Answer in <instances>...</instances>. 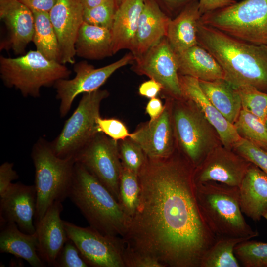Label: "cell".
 Here are the masks:
<instances>
[{"label": "cell", "instance_id": "6da1fadb", "mask_svg": "<svg viewBox=\"0 0 267 267\" xmlns=\"http://www.w3.org/2000/svg\"><path fill=\"white\" fill-rule=\"evenodd\" d=\"M194 167L179 151L145 162L138 173V206L123 238L125 246L165 267H200L216 237L201 212Z\"/></svg>", "mask_w": 267, "mask_h": 267}, {"label": "cell", "instance_id": "7a4b0ae2", "mask_svg": "<svg viewBox=\"0 0 267 267\" xmlns=\"http://www.w3.org/2000/svg\"><path fill=\"white\" fill-rule=\"evenodd\" d=\"M196 35L198 44L222 68L225 80L235 89L248 85L267 93V46L237 39L199 20Z\"/></svg>", "mask_w": 267, "mask_h": 267}, {"label": "cell", "instance_id": "3957f363", "mask_svg": "<svg viewBox=\"0 0 267 267\" xmlns=\"http://www.w3.org/2000/svg\"><path fill=\"white\" fill-rule=\"evenodd\" d=\"M68 197L91 227L103 234L124 238L130 219L107 188L76 162Z\"/></svg>", "mask_w": 267, "mask_h": 267}, {"label": "cell", "instance_id": "277c9868", "mask_svg": "<svg viewBox=\"0 0 267 267\" xmlns=\"http://www.w3.org/2000/svg\"><path fill=\"white\" fill-rule=\"evenodd\" d=\"M196 185L201 212L216 238L251 239L258 236V232L251 227L242 214L238 187L216 181Z\"/></svg>", "mask_w": 267, "mask_h": 267}, {"label": "cell", "instance_id": "5b68a950", "mask_svg": "<svg viewBox=\"0 0 267 267\" xmlns=\"http://www.w3.org/2000/svg\"><path fill=\"white\" fill-rule=\"evenodd\" d=\"M31 157L34 165L37 194L34 223L40 220L55 202H62L68 197L72 184L75 160L61 158L53 152L50 145L40 138L34 145Z\"/></svg>", "mask_w": 267, "mask_h": 267}, {"label": "cell", "instance_id": "8992f818", "mask_svg": "<svg viewBox=\"0 0 267 267\" xmlns=\"http://www.w3.org/2000/svg\"><path fill=\"white\" fill-rule=\"evenodd\" d=\"M172 118L179 150L194 168L222 144L217 131L192 101L172 98Z\"/></svg>", "mask_w": 267, "mask_h": 267}, {"label": "cell", "instance_id": "52a82bcc", "mask_svg": "<svg viewBox=\"0 0 267 267\" xmlns=\"http://www.w3.org/2000/svg\"><path fill=\"white\" fill-rule=\"evenodd\" d=\"M71 71L64 64L49 60L37 50L17 57H0V76L4 85L25 97H39L43 87L53 86L67 79Z\"/></svg>", "mask_w": 267, "mask_h": 267}, {"label": "cell", "instance_id": "ba28073f", "mask_svg": "<svg viewBox=\"0 0 267 267\" xmlns=\"http://www.w3.org/2000/svg\"><path fill=\"white\" fill-rule=\"evenodd\" d=\"M199 22L242 41L267 46V0H243L206 13Z\"/></svg>", "mask_w": 267, "mask_h": 267}, {"label": "cell", "instance_id": "9c48e42d", "mask_svg": "<svg viewBox=\"0 0 267 267\" xmlns=\"http://www.w3.org/2000/svg\"><path fill=\"white\" fill-rule=\"evenodd\" d=\"M98 89L83 94L78 106L66 120L59 135L50 142L54 153L61 158L75 156L99 133L96 120L102 101L109 96Z\"/></svg>", "mask_w": 267, "mask_h": 267}, {"label": "cell", "instance_id": "30bf717a", "mask_svg": "<svg viewBox=\"0 0 267 267\" xmlns=\"http://www.w3.org/2000/svg\"><path fill=\"white\" fill-rule=\"evenodd\" d=\"M74 158L105 186L119 202L122 165L117 141L99 133Z\"/></svg>", "mask_w": 267, "mask_h": 267}, {"label": "cell", "instance_id": "8fae6325", "mask_svg": "<svg viewBox=\"0 0 267 267\" xmlns=\"http://www.w3.org/2000/svg\"><path fill=\"white\" fill-rule=\"evenodd\" d=\"M68 238L79 249L89 266L125 267L123 260L124 239L103 234L89 226L80 227L64 221Z\"/></svg>", "mask_w": 267, "mask_h": 267}, {"label": "cell", "instance_id": "7c38bea8", "mask_svg": "<svg viewBox=\"0 0 267 267\" xmlns=\"http://www.w3.org/2000/svg\"><path fill=\"white\" fill-rule=\"evenodd\" d=\"M134 60L132 53L102 67L95 68L85 61L74 65L75 76L73 79H61L53 86L56 98L60 101V117H65L70 111L76 97L81 94L89 93L99 89L107 79L117 70Z\"/></svg>", "mask_w": 267, "mask_h": 267}, {"label": "cell", "instance_id": "4fadbf2b", "mask_svg": "<svg viewBox=\"0 0 267 267\" xmlns=\"http://www.w3.org/2000/svg\"><path fill=\"white\" fill-rule=\"evenodd\" d=\"M134 70L159 82L170 98H183L178 71L176 53L166 37L150 48L141 57L134 59Z\"/></svg>", "mask_w": 267, "mask_h": 267}, {"label": "cell", "instance_id": "5bb4252c", "mask_svg": "<svg viewBox=\"0 0 267 267\" xmlns=\"http://www.w3.org/2000/svg\"><path fill=\"white\" fill-rule=\"evenodd\" d=\"M252 163L233 149L220 145L194 170L196 184L216 181L239 187Z\"/></svg>", "mask_w": 267, "mask_h": 267}, {"label": "cell", "instance_id": "9a60e30c", "mask_svg": "<svg viewBox=\"0 0 267 267\" xmlns=\"http://www.w3.org/2000/svg\"><path fill=\"white\" fill-rule=\"evenodd\" d=\"M151 159L169 157L176 151V140L172 118V98L165 104V108L157 119L140 127L129 137Z\"/></svg>", "mask_w": 267, "mask_h": 267}, {"label": "cell", "instance_id": "2e32d148", "mask_svg": "<svg viewBox=\"0 0 267 267\" xmlns=\"http://www.w3.org/2000/svg\"><path fill=\"white\" fill-rule=\"evenodd\" d=\"M84 8L80 0H57L49 15L57 37L60 63H75V44L84 22Z\"/></svg>", "mask_w": 267, "mask_h": 267}, {"label": "cell", "instance_id": "e0dca14e", "mask_svg": "<svg viewBox=\"0 0 267 267\" xmlns=\"http://www.w3.org/2000/svg\"><path fill=\"white\" fill-rule=\"evenodd\" d=\"M0 197V225L12 222L22 232L35 233L37 194L34 185L12 183Z\"/></svg>", "mask_w": 267, "mask_h": 267}, {"label": "cell", "instance_id": "ac0fdd59", "mask_svg": "<svg viewBox=\"0 0 267 267\" xmlns=\"http://www.w3.org/2000/svg\"><path fill=\"white\" fill-rule=\"evenodd\" d=\"M0 19L7 30L1 49L7 47L16 55L24 54L34 35L35 21L32 10L19 0H0Z\"/></svg>", "mask_w": 267, "mask_h": 267}, {"label": "cell", "instance_id": "d6986e66", "mask_svg": "<svg viewBox=\"0 0 267 267\" xmlns=\"http://www.w3.org/2000/svg\"><path fill=\"white\" fill-rule=\"evenodd\" d=\"M62 210V202L57 201L35 223L38 254L45 265L49 266L54 267L58 253L69 239L64 221L60 217Z\"/></svg>", "mask_w": 267, "mask_h": 267}, {"label": "cell", "instance_id": "ffe728a7", "mask_svg": "<svg viewBox=\"0 0 267 267\" xmlns=\"http://www.w3.org/2000/svg\"><path fill=\"white\" fill-rule=\"evenodd\" d=\"M179 79L183 98L192 101L197 105L217 131L222 144L232 149L241 139L234 125L226 119L208 100L200 88L198 79L179 74Z\"/></svg>", "mask_w": 267, "mask_h": 267}, {"label": "cell", "instance_id": "44dd1931", "mask_svg": "<svg viewBox=\"0 0 267 267\" xmlns=\"http://www.w3.org/2000/svg\"><path fill=\"white\" fill-rule=\"evenodd\" d=\"M170 20L155 0H144L131 50L134 59L142 56L166 37Z\"/></svg>", "mask_w": 267, "mask_h": 267}, {"label": "cell", "instance_id": "7402d4cb", "mask_svg": "<svg viewBox=\"0 0 267 267\" xmlns=\"http://www.w3.org/2000/svg\"><path fill=\"white\" fill-rule=\"evenodd\" d=\"M238 188L242 212L259 221L267 210V175L252 163Z\"/></svg>", "mask_w": 267, "mask_h": 267}, {"label": "cell", "instance_id": "603a6c76", "mask_svg": "<svg viewBox=\"0 0 267 267\" xmlns=\"http://www.w3.org/2000/svg\"><path fill=\"white\" fill-rule=\"evenodd\" d=\"M144 4V0H123L117 7L111 29L113 54L132 49Z\"/></svg>", "mask_w": 267, "mask_h": 267}, {"label": "cell", "instance_id": "cb8c5ba5", "mask_svg": "<svg viewBox=\"0 0 267 267\" xmlns=\"http://www.w3.org/2000/svg\"><path fill=\"white\" fill-rule=\"evenodd\" d=\"M178 74L199 80L224 79V72L214 56L198 44L176 53Z\"/></svg>", "mask_w": 267, "mask_h": 267}, {"label": "cell", "instance_id": "d4e9b609", "mask_svg": "<svg viewBox=\"0 0 267 267\" xmlns=\"http://www.w3.org/2000/svg\"><path fill=\"white\" fill-rule=\"evenodd\" d=\"M0 251L26 260L33 267H44L45 264L38 252L37 233L22 232L17 224L9 222L0 225Z\"/></svg>", "mask_w": 267, "mask_h": 267}, {"label": "cell", "instance_id": "484cf974", "mask_svg": "<svg viewBox=\"0 0 267 267\" xmlns=\"http://www.w3.org/2000/svg\"><path fill=\"white\" fill-rule=\"evenodd\" d=\"M201 16L197 0L186 5L174 19H171L166 37L176 53L198 44L197 25Z\"/></svg>", "mask_w": 267, "mask_h": 267}, {"label": "cell", "instance_id": "4316f807", "mask_svg": "<svg viewBox=\"0 0 267 267\" xmlns=\"http://www.w3.org/2000/svg\"><path fill=\"white\" fill-rule=\"evenodd\" d=\"M76 56L90 60H99L113 54L112 36L110 29L82 24L75 42Z\"/></svg>", "mask_w": 267, "mask_h": 267}, {"label": "cell", "instance_id": "83f0119b", "mask_svg": "<svg viewBox=\"0 0 267 267\" xmlns=\"http://www.w3.org/2000/svg\"><path fill=\"white\" fill-rule=\"evenodd\" d=\"M199 83L210 102L233 125L242 110L241 100L237 89L224 79L199 80Z\"/></svg>", "mask_w": 267, "mask_h": 267}, {"label": "cell", "instance_id": "f1b7e54d", "mask_svg": "<svg viewBox=\"0 0 267 267\" xmlns=\"http://www.w3.org/2000/svg\"><path fill=\"white\" fill-rule=\"evenodd\" d=\"M32 11L35 21L32 42L36 46V50L46 58L60 63L58 41L49 12Z\"/></svg>", "mask_w": 267, "mask_h": 267}, {"label": "cell", "instance_id": "f546056e", "mask_svg": "<svg viewBox=\"0 0 267 267\" xmlns=\"http://www.w3.org/2000/svg\"><path fill=\"white\" fill-rule=\"evenodd\" d=\"M249 240L245 238L219 237L207 250L201 261L200 267H240L234 254L239 243Z\"/></svg>", "mask_w": 267, "mask_h": 267}, {"label": "cell", "instance_id": "4dcf8cb0", "mask_svg": "<svg viewBox=\"0 0 267 267\" xmlns=\"http://www.w3.org/2000/svg\"><path fill=\"white\" fill-rule=\"evenodd\" d=\"M233 125L241 138L267 151V128L266 122L242 109Z\"/></svg>", "mask_w": 267, "mask_h": 267}, {"label": "cell", "instance_id": "1f68e13d", "mask_svg": "<svg viewBox=\"0 0 267 267\" xmlns=\"http://www.w3.org/2000/svg\"><path fill=\"white\" fill-rule=\"evenodd\" d=\"M140 187L138 174L122 165L119 183V203L130 219L138 205Z\"/></svg>", "mask_w": 267, "mask_h": 267}, {"label": "cell", "instance_id": "d6a6232c", "mask_svg": "<svg viewBox=\"0 0 267 267\" xmlns=\"http://www.w3.org/2000/svg\"><path fill=\"white\" fill-rule=\"evenodd\" d=\"M234 254L245 267H267V243L247 240L238 243Z\"/></svg>", "mask_w": 267, "mask_h": 267}, {"label": "cell", "instance_id": "836d02e7", "mask_svg": "<svg viewBox=\"0 0 267 267\" xmlns=\"http://www.w3.org/2000/svg\"><path fill=\"white\" fill-rule=\"evenodd\" d=\"M236 89L241 98L242 109L265 122L267 119V93L248 85L240 86Z\"/></svg>", "mask_w": 267, "mask_h": 267}, {"label": "cell", "instance_id": "e575fe53", "mask_svg": "<svg viewBox=\"0 0 267 267\" xmlns=\"http://www.w3.org/2000/svg\"><path fill=\"white\" fill-rule=\"evenodd\" d=\"M121 141L118 148L122 165L138 174L145 162L146 155L141 148L129 137Z\"/></svg>", "mask_w": 267, "mask_h": 267}, {"label": "cell", "instance_id": "d590c367", "mask_svg": "<svg viewBox=\"0 0 267 267\" xmlns=\"http://www.w3.org/2000/svg\"><path fill=\"white\" fill-rule=\"evenodd\" d=\"M116 9L114 0H106L98 6L84 9V22L111 29Z\"/></svg>", "mask_w": 267, "mask_h": 267}, {"label": "cell", "instance_id": "8d00e7d4", "mask_svg": "<svg viewBox=\"0 0 267 267\" xmlns=\"http://www.w3.org/2000/svg\"><path fill=\"white\" fill-rule=\"evenodd\" d=\"M232 149L267 175V150L242 138Z\"/></svg>", "mask_w": 267, "mask_h": 267}, {"label": "cell", "instance_id": "74e56055", "mask_svg": "<svg viewBox=\"0 0 267 267\" xmlns=\"http://www.w3.org/2000/svg\"><path fill=\"white\" fill-rule=\"evenodd\" d=\"M54 267H87L89 265L81 255L74 242L69 238L58 253Z\"/></svg>", "mask_w": 267, "mask_h": 267}, {"label": "cell", "instance_id": "f35d334b", "mask_svg": "<svg viewBox=\"0 0 267 267\" xmlns=\"http://www.w3.org/2000/svg\"><path fill=\"white\" fill-rule=\"evenodd\" d=\"M99 133L104 134L111 139L118 141L129 137L131 134L125 124L115 118H102L99 116L96 120Z\"/></svg>", "mask_w": 267, "mask_h": 267}, {"label": "cell", "instance_id": "ab89813d", "mask_svg": "<svg viewBox=\"0 0 267 267\" xmlns=\"http://www.w3.org/2000/svg\"><path fill=\"white\" fill-rule=\"evenodd\" d=\"M123 260L125 267H165L158 260L125 246Z\"/></svg>", "mask_w": 267, "mask_h": 267}, {"label": "cell", "instance_id": "60d3db41", "mask_svg": "<svg viewBox=\"0 0 267 267\" xmlns=\"http://www.w3.org/2000/svg\"><path fill=\"white\" fill-rule=\"evenodd\" d=\"M18 175L13 169V163L5 162L0 166V196L2 195Z\"/></svg>", "mask_w": 267, "mask_h": 267}, {"label": "cell", "instance_id": "b9f144b4", "mask_svg": "<svg viewBox=\"0 0 267 267\" xmlns=\"http://www.w3.org/2000/svg\"><path fill=\"white\" fill-rule=\"evenodd\" d=\"M235 0H198L199 10L201 15L234 4Z\"/></svg>", "mask_w": 267, "mask_h": 267}, {"label": "cell", "instance_id": "7bdbcfd3", "mask_svg": "<svg viewBox=\"0 0 267 267\" xmlns=\"http://www.w3.org/2000/svg\"><path fill=\"white\" fill-rule=\"evenodd\" d=\"M161 90H163L162 85L152 79L142 83L138 89L141 96L150 99L156 97Z\"/></svg>", "mask_w": 267, "mask_h": 267}, {"label": "cell", "instance_id": "ee69618b", "mask_svg": "<svg viewBox=\"0 0 267 267\" xmlns=\"http://www.w3.org/2000/svg\"><path fill=\"white\" fill-rule=\"evenodd\" d=\"M32 10L49 12L57 0H19Z\"/></svg>", "mask_w": 267, "mask_h": 267}, {"label": "cell", "instance_id": "f6af8a7d", "mask_svg": "<svg viewBox=\"0 0 267 267\" xmlns=\"http://www.w3.org/2000/svg\"><path fill=\"white\" fill-rule=\"evenodd\" d=\"M165 108L162 101L157 98L150 99L146 107V112L149 116L150 121L158 118L162 113Z\"/></svg>", "mask_w": 267, "mask_h": 267}, {"label": "cell", "instance_id": "bcb514c9", "mask_svg": "<svg viewBox=\"0 0 267 267\" xmlns=\"http://www.w3.org/2000/svg\"><path fill=\"white\" fill-rule=\"evenodd\" d=\"M168 7L172 11L182 10L190 3L197 0H163Z\"/></svg>", "mask_w": 267, "mask_h": 267}, {"label": "cell", "instance_id": "7dc6e473", "mask_svg": "<svg viewBox=\"0 0 267 267\" xmlns=\"http://www.w3.org/2000/svg\"><path fill=\"white\" fill-rule=\"evenodd\" d=\"M84 9H90L99 5L106 0H80Z\"/></svg>", "mask_w": 267, "mask_h": 267}, {"label": "cell", "instance_id": "c3c4849f", "mask_svg": "<svg viewBox=\"0 0 267 267\" xmlns=\"http://www.w3.org/2000/svg\"><path fill=\"white\" fill-rule=\"evenodd\" d=\"M116 3L117 7L120 4L123 0H114Z\"/></svg>", "mask_w": 267, "mask_h": 267}, {"label": "cell", "instance_id": "681fc988", "mask_svg": "<svg viewBox=\"0 0 267 267\" xmlns=\"http://www.w3.org/2000/svg\"><path fill=\"white\" fill-rule=\"evenodd\" d=\"M263 217L267 220V210L264 213Z\"/></svg>", "mask_w": 267, "mask_h": 267}, {"label": "cell", "instance_id": "f907efd6", "mask_svg": "<svg viewBox=\"0 0 267 267\" xmlns=\"http://www.w3.org/2000/svg\"><path fill=\"white\" fill-rule=\"evenodd\" d=\"M266 126H267V119L266 121Z\"/></svg>", "mask_w": 267, "mask_h": 267}]
</instances>
